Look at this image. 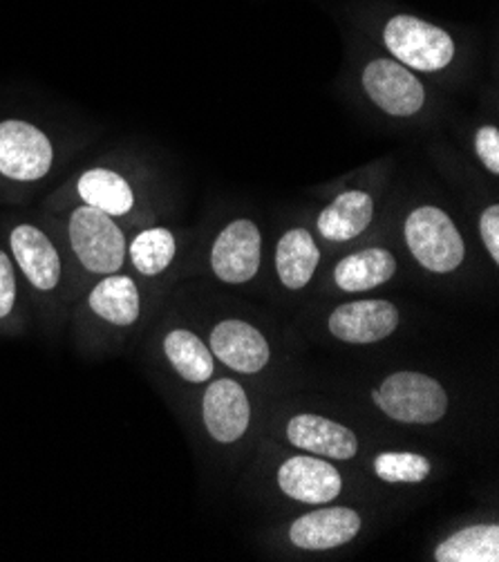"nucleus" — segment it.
<instances>
[{
  "instance_id": "obj_1",
  "label": "nucleus",
  "mask_w": 499,
  "mask_h": 562,
  "mask_svg": "<svg viewBox=\"0 0 499 562\" xmlns=\"http://www.w3.org/2000/svg\"><path fill=\"white\" fill-rule=\"evenodd\" d=\"M374 404L404 424H434L449 411V397L439 381L419 372L387 376L381 390L372 392Z\"/></svg>"
},
{
  "instance_id": "obj_2",
  "label": "nucleus",
  "mask_w": 499,
  "mask_h": 562,
  "mask_svg": "<svg viewBox=\"0 0 499 562\" xmlns=\"http://www.w3.org/2000/svg\"><path fill=\"white\" fill-rule=\"evenodd\" d=\"M406 240L415 258L434 273L455 271L466 254L453 220L436 206H421L406 220Z\"/></svg>"
},
{
  "instance_id": "obj_3",
  "label": "nucleus",
  "mask_w": 499,
  "mask_h": 562,
  "mask_svg": "<svg viewBox=\"0 0 499 562\" xmlns=\"http://www.w3.org/2000/svg\"><path fill=\"white\" fill-rule=\"evenodd\" d=\"M383 38L397 61L419 72L443 70L455 56V43L449 32L415 16H395L385 25Z\"/></svg>"
},
{
  "instance_id": "obj_4",
  "label": "nucleus",
  "mask_w": 499,
  "mask_h": 562,
  "mask_svg": "<svg viewBox=\"0 0 499 562\" xmlns=\"http://www.w3.org/2000/svg\"><path fill=\"white\" fill-rule=\"evenodd\" d=\"M70 240L81 265L92 273H113L124 265L126 240L107 213L81 206L70 217Z\"/></svg>"
},
{
  "instance_id": "obj_5",
  "label": "nucleus",
  "mask_w": 499,
  "mask_h": 562,
  "mask_svg": "<svg viewBox=\"0 0 499 562\" xmlns=\"http://www.w3.org/2000/svg\"><path fill=\"white\" fill-rule=\"evenodd\" d=\"M52 166V144L38 128L25 122L0 124V173L32 182L43 178Z\"/></svg>"
},
{
  "instance_id": "obj_6",
  "label": "nucleus",
  "mask_w": 499,
  "mask_h": 562,
  "mask_svg": "<svg viewBox=\"0 0 499 562\" xmlns=\"http://www.w3.org/2000/svg\"><path fill=\"white\" fill-rule=\"evenodd\" d=\"M363 86L370 99L395 117L415 115L426 99L421 81L393 59L372 61L363 72Z\"/></svg>"
},
{
  "instance_id": "obj_7",
  "label": "nucleus",
  "mask_w": 499,
  "mask_h": 562,
  "mask_svg": "<svg viewBox=\"0 0 499 562\" xmlns=\"http://www.w3.org/2000/svg\"><path fill=\"white\" fill-rule=\"evenodd\" d=\"M260 232L251 220H236L213 245L211 265L225 283H247L260 269Z\"/></svg>"
},
{
  "instance_id": "obj_8",
  "label": "nucleus",
  "mask_w": 499,
  "mask_h": 562,
  "mask_svg": "<svg viewBox=\"0 0 499 562\" xmlns=\"http://www.w3.org/2000/svg\"><path fill=\"white\" fill-rule=\"evenodd\" d=\"M399 325V312L387 301H359L337 307L329 316V331L345 344H376Z\"/></svg>"
},
{
  "instance_id": "obj_9",
  "label": "nucleus",
  "mask_w": 499,
  "mask_h": 562,
  "mask_svg": "<svg viewBox=\"0 0 499 562\" xmlns=\"http://www.w3.org/2000/svg\"><path fill=\"white\" fill-rule=\"evenodd\" d=\"M251 419L247 392L231 379H217L204 395V424L213 439L222 443L238 441Z\"/></svg>"
},
{
  "instance_id": "obj_10",
  "label": "nucleus",
  "mask_w": 499,
  "mask_h": 562,
  "mask_svg": "<svg viewBox=\"0 0 499 562\" xmlns=\"http://www.w3.org/2000/svg\"><path fill=\"white\" fill-rule=\"evenodd\" d=\"M213 355L236 372L256 374L269 361V344L249 323L222 321L211 334Z\"/></svg>"
},
{
  "instance_id": "obj_11",
  "label": "nucleus",
  "mask_w": 499,
  "mask_h": 562,
  "mask_svg": "<svg viewBox=\"0 0 499 562\" xmlns=\"http://www.w3.org/2000/svg\"><path fill=\"white\" fill-rule=\"evenodd\" d=\"M279 484L292 499L305 504H327L343 488L341 473L334 467L307 456L287 460L279 471Z\"/></svg>"
},
{
  "instance_id": "obj_12",
  "label": "nucleus",
  "mask_w": 499,
  "mask_h": 562,
  "mask_svg": "<svg viewBox=\"0 0 499 562\" xmlns=\"http://www.w3.org/2000/svg\"><path fill=\"white\" fill-rule=\"evenodd\" d=\"M361 531V516L348 507H329L298 518L290 538L300 549L322 551L352 542Z\"/></svg>"
},
{
  "instance_id": "obj_13",
  "label": "nucleus",
  "mask_w": 499,
  "mask_h": 562,
  "mask_svg": "<svg viewBox=\"0 0 499 562\" xmlns=\"http://www.w3.org/2000/svg\"><path fill=\"white\" fill-rule=\"evenodd\" d=\"M287 437L303 451L331 460H352L359 451V439L350 428L318 415H296L287 426Z\"/></svg>"
},
{
  "instance_id": "obj_14",
  "label": "nucleus",
  "mask_w": 499,
  "mask_h": 562,
  "mask_svg": "<svg viewBox=\"0 0 499 562\" xmlns=\"http://www.w3.org/2000/svg\"><path fill=\"white\" fill-rule=\"evenodd\" d=\"M12 251L36 290L49 292L57 288L61 278V260L43 232L30 227V224L16 227L12 234Z\"/></svg>"
},
{
  "instance_id": "obj_15",
  "label": "nucleus",
  "mask_w": 499,
  "mask_h": 562,
  "mask_svg": "<svg viewBox=\"0 0 499 562\" xmlns=\"http://www.w3.org/2000/svg\"><path fill=\"white\" fill-rule=\"evenodd\" d=\"M374 215V202L363 191H348L331 202L318 217V232L331 243L361 236Z\"/></svg>"
},
{
  "instance_id": "obj_16",
  "label": "nucleus",
  "mask_w": 499,
  "mask_h": 562,
  "mask_svg": "<svg viewBox=\"0 0 499 562\" xmlns=\"http://www.w3.org/2000/svg\"><path fill=\"white\" fill-rule=\"evenodd\" d=\"M397 271V260L385 249H365L343 258L334 271L343 292H370L387 283Z\"/></svg>"
},
{
  "instance_id": "obj_17",
  "label": "nucleus",
  "mask_w": 499,
  "mask_h": 562,
  "mask_svg": "<svg viewBox=\"0 0 499 562\" xmlns=\"http://www.w3.org/2000/svg\"><path fill=\"white\" fill-rule=\"evenodd\" d=\"M320 260V251L305 229L287 232L275 249V269L287 290H303L311 280Z\"/></svg>"
},
{
  "instance_id": "obj_18",
  "label": "nucleus",
  "mask_w": 499,
  "mask_h": 562,
  "mask_svg": "<svg viewBox=\"0 0 499 562\" xmlns=\"http://www.w3.org/2000/svg\"><path fill=\"white\" fill-rule=\"evenodd\" d=\"M90 307L113 325H133L139 318V292L128 276H107L92 290Z\"/></svg>"
},
{
  "instance_id": "obj_19",
  "label": "nucleus",
  "mask_w": 499,
  "mask_h": 562,
  "mask_svg": "<svg viewBox=\"0 0 499 562\" xmlns=\"http://www.w3.org/2000/svg\"><path fill=\"white\" fill-rule=\"evenodd\" d=\"M434 560L439 562H497L499 560V527L497 525H475L457 531L449 540H443Z\"/></svg>"
},
{
  "instance_id": "obj_20",
  "label": "nucleus",
  "mask_w": 499,
  "mask_h": 562,
  "mask_svg": "<svg viewBox=\"0 0 499 562\" xmlns=\"http://www.w3.org/2000/svg\"><path fill=\"white\" fill-rule=\"evenodd\" d=\"M79 195L88 206H94L107 215H124L133 209V191L128 182L107 171V168H92L79 180Z\"/></svg>"
},
{
  "instance_id": "obj_21",
  "label": "nucleus",
  "mask_w": 499,
  "mask_h": 562,
  "mask_svg": "<svg viewBox=\"0 0 499 562\" xmlns=\"http://www.w3.org/2000/svg\"><path fill=\"white\" fill-rule=\"evenodd\" d=\"M163 350L182 379L202 383L213 374V357L208 348L189 329H173L163 341Z\"/></svg>"
},
{
  "instance_id": "obj_22",
  "label": "nucleus",
  "mask_w": 499,
  "mask_h": 562,
  "mask_svg": "<svg viewBox=\"0 0 499 562\" xmlns=\"http://www.w3.org/2000/svg\"><path fill=\"white\" fill-rule=\"evenodd\" d=\"M131 258L144 276L161 273L175 258V238L166 229H148L131 245Z\"/></svg>"
},
{
  "instance_id": "obj_23",
  "label": "nucleus",
  "mask_w": 499,
  "mask_h": 562,
  "mask_svg": "<svg viewBox=\"0 0 499 562\" xmlns=\"http://www.w3.org/2000/svg\"><path fill=\"white\" fill-rule=\"evenodd\" d=\"M432 467L417 453H381L374 460V473L390 484H417L430 475Z\"/></svg>"
},
{
  "instance_id": "obj_24",
  "label": "nucleus",
  "mask_w": 499,
  "mask_h": 562,
  "mask_svg": "<svg viewBox=\"0 0 499 562\" xmlns=\"http://www.w3.org/2000/svg\"><path fill=\"white\" fill-rule=\"evenodd\" d=\"M475 148L484 166L490 173H499V131L495 126H484L479 128L475 137Z\"/></svg>"
},
{
  "instance_id": "obj_25",
  "label": "nucleus",
  "mask_w": 499,
  "mask_h": 562,
  "mask_svg": "<svg viewBox=\"0 0 499 562\" xmlns=\"http://www.w3.org/2000/svg\"><path fill=\"white\" fill-rule=\"evenodd\" d=\"M16 299V280H14V269L10 258L0 251V318H5Z\"/></svg>"
},
{
  "instance_id": "obj_26",
  "label": "nucleus",
  "mask_w": 499,
  "mask_h": 562,
  "mask_svg": "<svg viewBox=\"0 0 499 562\" xmlns=\"http://www.w3.org/2000/svg\"><path fill=\"white\" fill-rule=\"evenodd\" d=\"M479 234L481 240L488 249V254L492 256L495 262H499V206L492 204L484 211L481 220H479Z\"/></svg>"
}]
</instances>
